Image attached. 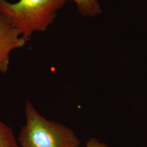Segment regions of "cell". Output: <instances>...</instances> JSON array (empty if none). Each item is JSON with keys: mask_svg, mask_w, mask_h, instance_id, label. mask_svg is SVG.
<instances>
[{"mask_svg": "<svg viewBox=\"0 0 147 147\" xmlns=\"http://www.w3.org/2000/svg\"><path fill=\"white\" fill-rule=\"evenodd\" d=\"M67 0H0V13L7 16L21 36L28 41L35 31H45Z\"/></svg>", "mask_w": 147, "mask_h": 147, "instance_id": "obj_1", "label": "cell"}, {"mask_svg": "<svg viewBox=\"0 0 147 147\" xmlns=\"http://www.w3.org/2000/svg\"><path fill=\"white\" fill-rule=\"evenodd\" d=\"M26 124L21 128L18 142L21 147H78L80 141L73 131L41 116L31 103L25 107Z\"/></svg>", "mask_w": 147, "mask_h": 147, "instance_id": "obj_2", "label": "cell"}, {"mask_svg": "<svg viewBox=\"0 0 147 147\" xmlns=\"http://www.w3.org/2000/svg\"><path fill=\"white\" fill-rule=\"evenodd\" d=\"M27 42L21 36L10 19L0 13V72L5 73L9 64L11 52L23 47Z\"/></svg>", "mask_w": 147, "mask_h": 147, "instance_id": "obj_3", "label": "cell"}, {"mask_svg": "<svg viewBox=\"0 0 147 147\" xmlns=\"http://www.w3.org/2000/svg\"><path fill=\"white\" fill-rule=\"evenodd\" d=\"M77 5L79 12L84 16H94L100 13V6L96 0H73Z\"/></svg>", "mask_w": 147, "mask_h": 147, "instance_id": "obj_4", "label": "cell"}, {"mask_svg": "<svg viewBox=\"0 0 147 147\" xmlns=\"http://www.w3.org/2000/svg\"><path fill=\"white\" fill-rule=\"evenodd\" d=\"M0 143L18 146L13 130L0 121Z\"/></svg>", "mask_w": 147, "mask_h": 147, "instance_id": "obj_5", "label": "cell"}, {"mask_svg": "<svg viewBox=\"0 0 147 147\" xmlns=\"http://www.w3.org/2000/svg\"><path fill=\"white\" fill-rule=\"evenodd\" d=\"M86 147H108L95 138H91L87 143Z\"/></svg>", "mask_w": 147, "mask_h": 147, "instance_id": "obj_6", "label": "cell"}]
</instances>
